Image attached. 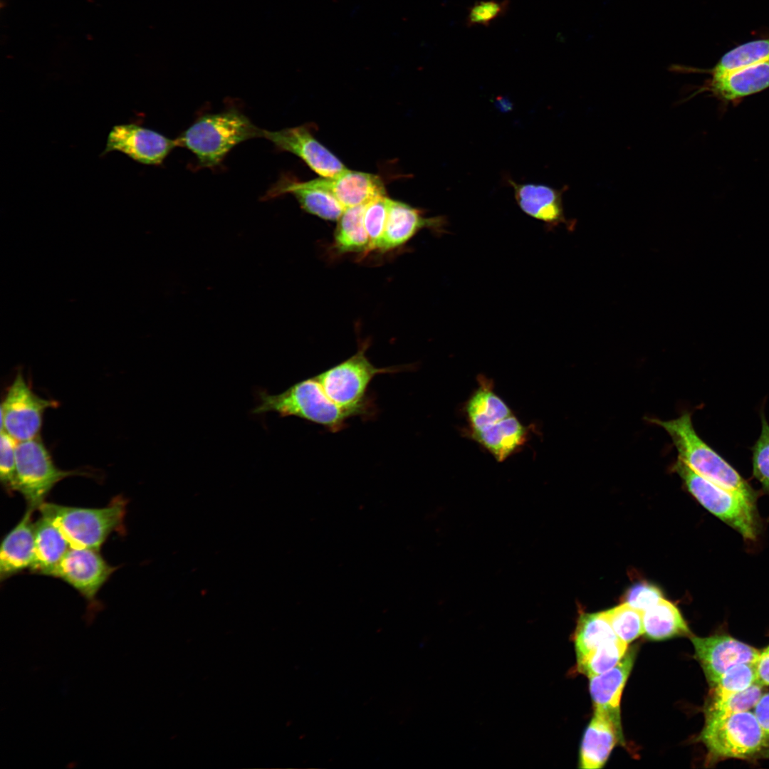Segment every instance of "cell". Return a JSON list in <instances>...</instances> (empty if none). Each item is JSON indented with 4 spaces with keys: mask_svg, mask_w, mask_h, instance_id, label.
Listing matches in <instances>:
<instances>
[{
    "mask_svg": "<svg viewBox=\"0 0 769 769\" xmlns=\"http://www.w3.org/2000/svg\"><path fill=\"white\" fill-rule=\"evenodd\" d=\"M649 421L666 431L678 453V459L696 474L743 497L750 503H755V491L726 459L698 435L690 412H684L680 417L671 420L651 419Z\"/></svg>",
    "mask_w": 769,
    "mask_h": 769,
    "instance_id": "6da1fadb",
    "label": "cell"
},
{
    "mask_svg": "<svg viewBox=\"0 0 769 769\" xmlns=\"http://www.w3.org/2000/svg\"><path fill=\"white\" fill-rule=\"evenodd\" d=\"M126 508L127 501L118 496L103 508L45 502L38 510L58 529L70 548L100 550L113 533L124 530Z\"/></svg>",
    "mask_w": 769,
    "mask_h": 769,
    "instance_id": "7a4b0ae2",
    "label": "cell"
},
{
    "mask_svg": "<svg viewBox=\"0 0 769 769\" xmlns=\"http://www.w3.org/2000/svg\"><path fill=\"white\" fill-rule=\"evenodd\" d=\"M258 137H263V130L243 113L231 109L200 117L177 141L178 147L196 155L200 167H213L236 145Z\"/></svg>",
    "mask_w": 769,
    "mask_h": 769,
    "instance_id": "3957f363",
    "label": "cell"
},
{
    "mask_svg": "<svg viewBox=\"0 0 769 769\" xmlns=\"http://www.w3.org/2000/svg\"><path fill=\"white\" fill-rule=\"evenodd\" d=\"M267 412H275L281 417H295L320 425L333 433L342 430L347 419L356 417L335 404L315 376L300 381L278 394L258 392V403L252 413Z\"/></svg>",
    "mask_w": 769,
    "mask_h": 769,
    "instance_id": "277c9868",
    "label": "cell"
},
{
    "mask_svg": "<svg viewBox=\"0 0 769 769\" xmlns=\"http://www.w3.org/2000/svg\"><path fill=\"white\" fill-rule=\"evenodd\" d=\"M367 347L365 343L355 354L315 376L325 392L335 404L356 417L365 418L375 414L371 398L367 396L373 378L380 374L403 371L406 367H375L366 356Z\"/></svg>",
    "mask_w": 769,
    "mask_h": 769,
    "instance_id": "5b68a950",
    "label": "cell"
},
{
    "mask_svg": "<svg viewBox=\"0 0 769 769\" xmlns=\"http://www.w3.org/2000/svg\"><path fill=\"white\" fill-rule=\"evenodd\" d=\"M700 739L711 760L769 756V738L753 711L749 710L706 718Z\"/></svg>",
    "mask_w": 769,
    "mask_h": 769,
    "instance_id": "8992f818",
    "label": "cell"
},
{
    "mask_svg": "<svg viewBox=\"0 0 769 769\" xmlns=\"http://www.w3.org/2000/svg\"><path fill=\"white\" fill-rule=\"evenodd\" d=\"M672 470L689 493L709 512L737 530L745 539L755 540L758 530L755 505L696 474L677 459Z\"/></svg>",
    "mask_w": 769,
    "mask_h": 769,
    "instance_id": "52a82bcc",
    "label": "cell"
},
{
    "mask_svg": "<svg viewBox=\"0 0 769 769\" xmlns=\"http://www.w3.org/2000/svg\"><path fill=\"white\" fill-rule=\"evenodd\" d=\"M17 491L21 493L27 507L38 509L53 488L61 480L79 474L57 467L39 437L17 442Z\"/></svg>",
    "mask_w": 769,
    "mask_h": 769,
    "instance_id": "ba28073f",
    "label": "cell"
},
{
    "mask_svg": "<svg viewBox=\"0 0 769 769\" xmlns=\"http://www.w3.org/2000/svg\"><path fill=\"white\" fill-rule=\"evenodd\" d=\"M56 406V402L36 394L19 372L1 404V430L18 442L36 438L45 412Z\"/></svg>",
    "mask_w": 769,
    "mask_h": 769,
    "instance_id": "9c48e42d",
    "label": "cell"
},
{
    "mask_svg": "<svg viewBox=\"0 0 769 769\" xmlns=\"http://www.w3.org/2000/svg\"><path fill=\"white\" fill-rule=\"evenodd\" d=\"M99 550L70 548L50 576L66 582L93 603L100 588L117 568L110 565Z\"/></svg>",
    "mask_w": 769,
    "mask_h": 769,
    "instance_id": "30bf717a",
    "label": "cell"
},
{
    "mask_svg": "<svg viewBox=\"0 0 769 769\" xmlns=\"http://www.w3.org/2000/svg\"><path fill=\"white\" fill-rule=\"evenodd\" d=\"M178 147L177 139L135 123L114 125L110 130L102 155L117 151L146 165H159L169 152Z\"/></svg>",
    "mask_w": 769,
    "mask_h": 769,
    "instance_id": "8fae6325",
    "label": "cell"
},
{
    "mask_svg": "<svg viewBox=\"0 0 769 769\" xmlns=\"http://www.w3.org/2000/svg\"><path fill=\"white\" fill-rule=\"evenodd\" d=\"M263 137L271 141L279 150L289 152L300 157L320 177H335L347 169L333 153L314 137L306 125L277 131L263 130Z\"/></svg>",
    "mask_w": 769,
    "mask_h": 769,
    "instance_id": "7c38bea8",
    "label": "cell"
},
{
    "mask_svg": "<svg viewBox=\"0 0 769 769\" xmlns=\"http://www.w3.org/2000/svg\"><path fill=\"white\" fill-rule=\"evenodd\" d=\"M695 656L711 687L732 666L755 663L760 651L726 634L691 637Z\"/></svg>",
    "mask_w": 769,
    "mask_h": 769,
    "instance_id": "4fadbf2b",
    "label": "cell"
},
{
    "mask_svg": "<svg viewBox=\"0 0 769 769\" xmlns=\"http://www.w3.org/2000/svg\"><path fill=\"white\" fill-rule=\"evenodd\" d=\"M508 183L513 189L514 197L520 209L526 215L543 222L548 229L565 225L569 230L575 228V220L565 217L563 194L567 189H555L545 184H518L511 179Z\"/></svg>",
    "mask_w": 769,
    "mask_h": 769,
    "instance_id": "5bb4252c",
    "label": "cell"
},
{
    "mask_svg": "<svg viewBox=\"0 0 769 769\" xmlns=\"http://www.w3.org/2000/svg\"><path fill=\"white\" fill-rule=\"evenodd\" d=\"M447 225L444 216L425 217L422 210L389 198L386 226L378 250L387 251L399 247L423 229L444 234Z\"/></svg>",
    "mask_w": 769,
    "mask_h": 769,
    "instance_id": "9a60e30c",
    "label": "cell"
},
{
    "mask_svg": "<svg viewBox=\"0 0 769 769\" xmlns=\"http://www.w3.org/2000/svg\"><path fill=\"white\" fill-rule=\"evenodd\" d=\"M303 183L308 187L328 191L345 209L365 204L379 197L387 195L380 177L348 169L335 177H320Z\"/></svg>",
    "mask_w": 769,
    "mask_h": 769,
    "instance_id": "2e32d148",
    "label": "cell"
},
{
    "mask_svg": "<svg viewBox=\"0 0 769 769\" xmlns=\"http://www.w3.org/2000/svg\"><path fill=\"white\" fill-rule=\"evenodd\" d=\"M622 738L621 718L605 710L594 708L581 743L580 767L585 769L602 768Z\"/></svg>",
    "mask_w": 769,
    "mask_h": 769,
    "instance_id": "e0dca14e",
    "label": "cell"
},
{
    "mask_svg": "<svg viewBox=\"0 0 769 769\" xmlns=\"http://www.w3.org/2000/svg\"><path fill=\"white\" fill-rule=\"evenodd\" d=\"M465 412L470 436L499 427L513 414L485 376H478V387L467 400Z\"/></svg>",
    "mask_w": 769,
    "mask_h": 769,
    "instance_id": "ac0fdd59",
    "label": "cell"
},
{
    "mask_svg": "<svg viewBox=\"0 0 769 769\" xmlns=\"http://www.w3.org/2000/svg\"><path fill=\"white\" fill-rule=\"evenodd\" d=\"M35 510L28 508L18 523L4 536L0 551L1 581L31 569L34 556Z\"/></svg>",
    "mask_w": 769,
    "mask_h": 769,
    "instance_id": "d6986e66",
    "label": "cell"
},
{
    "mask_svg": "<svg viewBox=\"0 0 769 769\" xmlns=\"http://www.w3.org/2000/svg\"><path fill=\"white\" fill-rule=\"evenodd\" d=\"M291 194L308 213L326 220L338 221L345 210L340 202L328 191L308 187L291 177H282L267 192L263 200Z\"/></svg>",
    "mask_w": 769,
    "mask_h": 769,
    "instance_id": "ffe728a7",
    "label": "cell"
},
{
    "mask_svg": "<svg viewBox=\"0 0 769 769\" xmlns=\"http://www.w3.org/2000/svg\"><path fill=\"white\" fill-rule=\"evenodd\" d=\"M634 657V650L630 649L613 668L589 678L590 693L594 708L605 710L620 718L621 696L632 669Z\"/></svg>",
    "mask_w": 769,
    "mask_h": 769,
    "instance_id": "44dd1931",
    "label": "cell"
},
{
    "mask_svg": "<svg viewBox=\"0 0 769 769\" xmlns=\"http://www.w3.org/2000/svg\"><path fill=\"white\" fill-rule=\"evenodd\" d=\"M709 89L718 98L733 100L769 88V61L711 79Z\"/></svg>",
    "mask_w": 769,
    "mask_h": 769,
    "instance_id": "7402d4cb",
    "label": "cell"
},
{
    "mask_svg": "<svg viewBox=\"0 0 769 769\" xmlns=\"http://www.w3.org/2000/svg\"><path fill=\"white\" fill-rule=\"evenodd\" d=\"M70 548L58 529L41 515L34 523V556L30 570L50 576Z\"/></svg>",
    "mask_w": 769,
    "mask_h": 769,
    "instance_id": "603a6c76",
    "label": "cell"
},
{
    "mask_svg": "<svg viewBox=\"0 0 769 769\" xmlns=\"http://www.w3.org/2000/svg\"><path fill=\"white\" fill-rule=\"evenodd\" d=\"M642 619L644 634L650 639L664 640L690 633L679 610L664 598L644 611Z\"/></svg>",
    "mask_w": 769,
    "mask_h": 769,
    "instance_id": "cb8c5ba5",
    "label": "cell"
},
{
    "mask_svg": "<svg viewBox=\"0 0 769 769\" xmlns=\"http://www.w3.org/2000/svg\"><path fill=\"white\" fill-rule=\"evenodd\" d=\"M367 204L345 209L338 220L335 246L338 251H370V240L364 224Z\"/></svg>",
    "mask_w": 769,
    "mask_h": 769,
    "instance_id": "d4e9b609",
    "label": "cell"
},
{
    "mask_svg": "<svg viewBox=\"0 0 769 769\" xmlns=\"http://www.w3.org/2000/svg\"><path fill=\"white\" fill-rule=\"evenodd\" d=\"M617 638L603 612L580 614L574 633L577 661L600 645Z\"/></svg>",
    "mask_w": 769,
    "mask_h": 769,
    "instance_id": "484cf974",
    "label": "cell"
},
{
    "mask_svg": "<svg viewBox=\"0 0 769 769\" xmlns=\"http://www.w3.org/2000/svg\"><path fill=\"white\" fill-rule=\"evenodd\" d=\"M768 61L769 38L750 41L724 54L712 70L711 79Z\"/></svg>",
    "mask_w": 769,
    "mask_h": 769,
    "instance_id": "4316f807",
    "label": "cell"
},
{
    "mask_svg": "<svg viewBox=\"0 0 769 769\" xmlns=\"http://www.w3.org/2000/svg\"><path fill=\"white\" fill-rule=\"evenodd\" d=\"M627 652V644L619 638L608 641L577 661V669L588 678L600 674L616 666Z\"/></svg>",
    "mask_w": 769,
    "mask_h": 769,
    "instance_id": "83f0119b",
    "label": "cell"
},
{
    "mask_svg": "<svg viewBox=\"0 0 769 769\" xmlns=\"http://www.w3.org/2000/svg\"><path fill=\"white\" fill-rule=\"evenodd\" d=\"M763 694V686L755 683L748 689L723 699H709L706 706V718L725 716L754 708Z\"/></svg>",
    "mask_w": 769,
    "mask_h": 769,
    "instance_id": "f1b7e54d",
    "label": "cell"
},
{
    "mask_svg": "<svg viewBox=\"0 0 769 769\" xmlns=\"http://www.w3.org/2000/svg\"><path fill=\"white\" fill-rule=\"evenodd\" d=\"M603 614L617 637L627 644L644 634L642 612L625 602L603 611Z\"/></svg>",
    "mask_w": 769,
    "mask_h": 769,
    "instance_id": "f546056e",
    "label": "cell"
},
{
    "mask_svg": "<svg viewBox=\"0 0 769 769\" xmlns=\"http://www.w3.org/2000/svg\"><path fill=\"white\" fill-rule=\"evenodd\" d=\"M756 683L755 663H741L727 670L711 687L709 699H723L743 691Z\"/></svg>",
    "mask_w": 769,
    "mask_h": 769,
    "instance_id": "4dcf8cb0",
    "label": "cell"
},
{
    "mask_svg": "<svg viewBox=\"0 0 769 769\" xmlns=\"http://www.w3.org/2000/svg\"><path fill=\"white\" fill-rule=\"evenodd\" d=\"M387 195L379 197L367 204L364 213V224L370 240V251L379 249L384 231L387 214Z\"/></svg>",
    "mask_w": 769,
    "mask_h": 769,
    "instance_id": "1f68e13d",
    "label": "cell"
},
{
    "mask_svg": "<svg viewBox=\"0 0 769 769\" xmlns=\"http://www.w3.org/2000/svg\"><path fill=\"white\" fill-rule=\"evenodd\" d=\"M761 431L752 447L753 474L769 493V424L764 413L760 412Z\"/></svg>",
    "mask_w": 769,
    "mask_h": 769,
    "instance_id": "d6a6232c",
    "label": "cell"
},
{
    "mask_svg": "<svg viewBox=\"0 0 769 769\" xmlns=\"http://www.w3.org/2000/svg\"><path fill=\"white\" fill-rule=\"evenodd\" d=\"M17 441L4 430L0 436V480L5 489L13 493L17 491L16 456Z\"/></svg>",
    "mask_w": 769,
    "mask_h": 769,
    "instance_id": "836d02e7",
    "label": "cell"
},
{
    "mask_svg": "<svg viewBox=\"0 0 769 769\" xmlns=\"http://www.w3.org/2000/svg\"><path fill=\"white\" fill-rule=\"evenodd\" d=\"M509 7L508 0H482L469 8L466 24L488 26L496 19L503 16Z\"/></svg>",
    "mask_w": 769,
    "mask_h": 769,
    "instance_id": "e575fe53",
    "label": "cell"
},
{
    "mask_svg": "<svg viewBox=\"0 0 769 769\" xmlns=\"http://www.w3.org/2000/svg\"><path fill=\"white\" fill-rule=\"evenodd\" d=\"M662 598L663 595L659 587L647 582H639L627 590L624 602L643 612Z\"/></svg>",
    "mask_w": 769,
    "mask_h": 769,
    "instance_id": "d590c367",
    "label": "cell"
},
{
    "mask_svg": "<svg viewBox=\"0 0 769 769\" xmlns=\"http://www.w3.org/2000/svg\"><path fill=\"white\" fill-rule=\"evenodd\" d=\"M753 713L769 738V692L761 695L754 706Z\"/></svg>",
    "mask_w": 769,
    "mask_h": 769,
    "instance_id": "8d00e7d4",
    "label": "cell"
},
{
    "mask_svg": "<svg viewBox=\"0 0 769 769\" xmlns=\"http://www.w3.org/2000/svg\"><path fill=\"white\" fill-rule=\"evenodd\" d=\"M755 666L756 682L763 686H769V646L760 652Z\"/></svg>",
    "mask_w": 769,
    "mask_h": 769,
    "instance_id": "74e56055",
    "label": "cell"
}]
</instances>
